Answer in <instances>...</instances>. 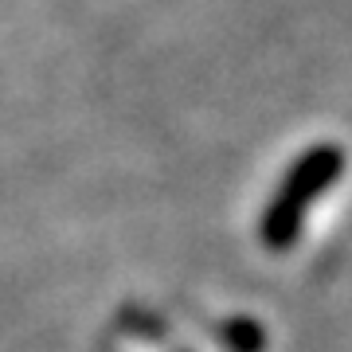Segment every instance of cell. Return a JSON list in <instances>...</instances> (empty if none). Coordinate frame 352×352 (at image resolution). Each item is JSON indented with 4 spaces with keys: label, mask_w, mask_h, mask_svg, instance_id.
Segmentation results:
<instances>
[{
    "label": "cell",
    "mask_w": 352,
    "mask_h": 352,
    "mask_svg": "<svg viewBox=\"0 0 352 352\" xmlns=\"http://www.w3.org/2000/svg\"><path fill=\"white\" fill-rule=\"evenodd\" d=\"M340 164H344L340 149H329L325 145V149H317L314 157H305V161L294 168V176L286 180L282 196L270 204V215H266V243H270V247H289V243H294L305 208L314 204V196L321 188H329V180L340 173Z\"/></svg>",
    "instance_id": "1"
}]
</instances>
